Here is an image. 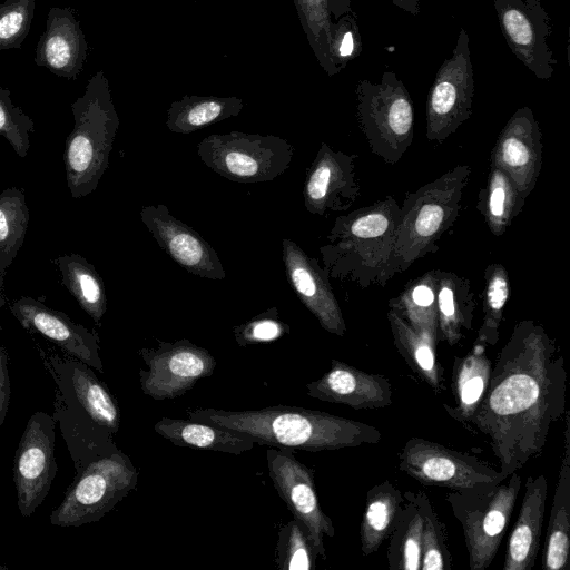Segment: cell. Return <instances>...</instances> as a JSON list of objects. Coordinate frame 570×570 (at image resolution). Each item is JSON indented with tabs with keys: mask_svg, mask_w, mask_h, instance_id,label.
I'll return each instance as SVG.
<instances>
[{
	"mask_svg": "<svg viewBox=\"0 0 570 570\" xmlns=\"http://www.w3.org/2000/svg\"><path fill=\"white\" fill-rule=\"evenodd\" d=\"M564 358L533 320L514 324L492 365L488 390L469 426L482 434L505 476L544 450L566 409Z\"/></svg>",
	"mask_w": 570,
	"mask_h": 570,
	"instance_id": "1",
	"label": "cell"
},
{
	"mask_svg": "<svg viewBox=\"0 0 570 570\" xmlns=\"http://www.w3.org/2000/svg\"><path fill=\"white\" fill-rule=\"evenodd\" d=\"M186 413L190 420L244 434L257 444L275 449L317 452L376 444L382 440V433L373 425L297 406L244 411L195 409Z\"/></svg>",
	"mask_w": 570,
	"mask_h": 570,
	"instance_id": "2",
	"label": "cell"
},
{
	"mask_svg": "<svg viewBox=\"0 0 570 570\" xmlns=\"http://www.w3.org/2000/svg\"><path fill=\"white\" fill-rule=\"evenodd\" d=\"M55 384L53 414L75 469L114 449L120 413L91 367L67 354L40 350Z\"/></svg>",
	"mask_w": 570,
	"mask_h": 570,
	"instance_id": "3",
	"label": "cell"
},
{
	"mask_svg": "<svg viewBox=\"0 0 570 570\" xmlns=\"http://www.w3.org/2000/svg\"><path fill=\"white\" fill-rule=\"evenodd\" d=\"M400 205L392 196L337 216L320 247L330 277L347 279L361 288L385 286L400 273L396 233Z\"/></svg>",
	"mask_w": 570,
	"mask_h": 570,
	"instance_id": "4",
	"label": "cell"
},
{
	"mask_svg": "<svg viewBox=\"0 0 570 570\" xmlns=\"http://www.w3.org/2000/svg\"><path fill=\"white\" fill-rule=\"evenodd\" d=\"M71 111L75 126L65 142L63 163L70 195L79 199L97 189L120 125L102 70L89 79Z\"/></svg>",
	"mask_w": 570,
	"mask_h": 570,
	"instance_id": "5",
	"label": "cell"
},
{
	"mask_svg": "<svg viewBox=\"0 0 570 570\" xmlns=\"http://www.w3.org/2000/svg\"><path fill=\"white\" fill-rule=\"evenodd\" d=\"M471 174L470 165H459L406 194L400 206L396 233L400 273L439 249L440 239L459 216Z\"/></svg>",
	"mask_w": 570,
	"mask_h": 570,
	"instance_id": "6",
	"label": "cell"
},
{
	"mask_svg": "<svg viewBox=\"0 0 570 570\" xmlns=\"http://www.w3.org/2000/svg\"><path fill=\"white\" fill-rule=\"evenodd\" d=\"M356 120L371 151L386 165H395L414 137L413 101L396 73L386 70L379 82L356 83Z\"/></svg>",
	"mask_w": 570,
	"mask_h": 570,
	"instance_id": "7",
	"label": "cell"
},
{
	"mask_svg": "<svg viewBox=\"0 0 570 570\" xmlns=\"http://www.w3.org/2000/svg\"><path fill=\"white\" fill-rule=\"evenodd\" d=\"M138 471L121 451L99 455L76 470L50 523L69 528L100 520L137 485Z\"/></svg>",
	"mask_w": 570,
	"mask_h": 570,
	"instance_id": "8",
	"label": "cell"
},
{
	"mask_svg": "<svg viewBox=\"0 0 570 570\" xmlns=\"http://www.w3.org/2000/svg\"><path fill=\"white\" fill-rule=\"evenodd\" d=\"M521 485V475L515 471L490 488L446 493L445 500L463 531L471 570H485L492 563Z\"/></svg>",
	"mask_w": 570,
	"mask_h": 570,
	"instance_id": "9",
	"label": "cell"
},
{
	"mask_svg": "<svg viewBox=\"0 0 570 570\" xmlns=\"http://www.w3.org/2000/svg\"><path fill=\"white\" fill-rule=\"evenodd\" d=\"M202 163L215 174L234 183L272 181L284 174L294 157V147L274 135L233 130L212 134L197 145Z\"/></svg>",
	"mask_w": 570,
	"mask_h": 570,
	"instance_id": "10",
	"label": "cell"
},
{
	"mask_svg": "<svg viewBox=\"0 0 570 570\" xmlns=\"http://www.w3.org/2000/svg\"><path fill=\"white\" fill-rule=\"evenodd\" d=\"M397 460L399 469L416 482L451 491L485 489L508 478L471 453L420 436L404 443Z\"/></svg>",
	"mask_w": 570,
	"mask_h": 570,
	"instance_id": "11",
	"label": "cell"
},
{
	"mask_svg": "<svg viewBox=\"0 0 570 570\" xmlns=\"http://www.w3.org/2000/svg\"><path fill=\"white\" fill-rule=\"evenodd\" d=\"M474 71L470 38L462 27L452 51L436 71L425 106L428 140L442 142L472 116Z\"/></svg>",
	"mask_w": 570,
	"mask_h": 570,
	"instance_id": "12",
	"label": "cell"
},
{
	"mask_svg": "<svg viewBox=\"0 0 570 570\" xmlns=\"http://www.w3.org/2000/svg\"><path fill=\"white\" fill-rule=\"evenodd\" d=\"M157 342L155 347L138 350L147 365V370L138 373L145 395L155 401L174 400L191 390L200 379L213 374L216 361L206 348L187 338Z\"/></svg>",
	"mask_w": 570,
	"mask_h": 570,
	"instance_id": "13",
	"label": "cell"
},
{
	"mask_svg": "<svg viewBox=\"0 0 570 570\" xmlns=\"http://www.w3.org/2000/svg\"><path fill=\"white\" fill-rule=\"evenodd\" d=\"M56 421L43 411L27 422L13 460V482L18 509L30 517L45 501L57 474L55 455Z\"/></svg>",
	"mask_w": 570,
	"mask_h": 570,
	"instance_id": "14",
	"label": "cell"
},
{
	"mask_svg": "<svg viewBox=\"0 0 570 570\" xmlns=\"http://www.w3.org/2000/svg\"><path fill=\"white\" fill-rule=\"evenodd\" d=\"M266 460L278 495L294 519L304 527L317 557L325 560L324 538L334 537L335 528L318 502L313 470L299 462L291 450L268 449Z\"/></svg>",
	"mask_w": 570,
	"mask_h": 570,
	"instance_id": "15",
	"label": "cell"
},
{
	"mask_svg": "<svg viewBox=\"0 0 570 570\" xmlns=\"http://www.w3.org/2000/svg\"><path fill=\"white\" fill-rule=\"evenodd\" d=\"M501 32L512 53L540 80L558 63L548 38L551 19L540 0H493Z\"/></svg>",
	"mask_w": 570,
	"mask_h": 570,
	"instance_id": "16",
	"label": "cell"
},
{
	"mask_svg": "<svg viewBox=\"0 0 570 570\" xmlns=\"http://www.w3.org/2000/svg\"><path fill=\"white\" fill-rule=\"evenodd\" d=\"M139 217L159 247L187 273L224 281L226 271L214 247L164 204L142 206Z\"/></svg>",
	"mask_w": 570,
	"mask_h": 570,
	"instance_id": "17",
	"label": "cell"
},
{
	"mask_svg": "<svg viewBox=\"0 0 570 570\" xmlns=\"http://www.w3.org/2000/svg\"><path fill=\"white\" fill-rule=\"evenodd\" d=\"M355 154L335 151L322 142L306 170L303 198L306 210L327 216L350 209L360 196Z\"/></svg>",
	"mask_w": 570,
	"mask_h": 570,
	"instance_id": "18",
	"label": "cell"
},
{
	"mask_svg": "<svg viewBox=\"0 0 570 570\" xmlns=\"http://www.w3.org/2000/svg\"><path fill=\"white\" fill-rule=\"evenodd\" d=\"M542 132L532 109H517L499 134L491 151V165L504 170L527 198L542 168Z\"/></svg>",
	"mask_w": 570,
	"mask_h": 570,
	"instance_id": "19",
	"label": "cell"
},
{
	"mask_svg": "<svg viewBox=\"0 0 570 570\" xmlns=\"http://www.w3.org/2000/svg\"><path fill=\"white\" fill-rule=\"evenodd\" d=\"M282 259L288 284L302 304L326 332L343 337L346 324L326 269L289 238L282 239Z\"/></svg>",
	"mask_w": 570,
	"mask_h": 570,
	"instance_id": "20",
	"label": "cell"
},
{
	"mask_svg": "<svg viewBox=\"0 0 570 570\" xmlns=\"http://www.w3.org/2000/svg\"><path fill=\"white\" fill-rule=\"evenodd\" d=\"M9 308L24 330L42 335L65 354L104 373L99 338L95 332L75 323L66 313L50 308L30 296L13 301Z\"/></svg>",
	"mask_w": 570,
	"mask_h": 570,
	"instance_id": "21",
	"label": "cell"
},
{
	"mask_svg": "<svg viewBox=\"0 0 570 570\" xmlns=\"http://www.w3.org/2000/svg\"><path fill=\"white\" fill-rule=\"evenodd\" d=\"M305 387L313 399L353 410H377L393 403V386L385 375L367 373L338 360H332L330 370Z\"/></svg>",
	"mask_w": 570,
	"mask_h": 570,
	"instance_id": "22",
	"label": "cell"
},
{
	"mask_svg": "<svg viewBox=\"0 0 570 570\" xmlns=\"http://www.w3.org/2000/svg\"><path fill=\"white\" fill-rule=\"evenodd\" d=\"M87 55L88 43L72 9L50 8L46 29L36 47V65L58 77L76 79Z\"/></svg>",
	"mask_w": 570,
	"mask_h": 570,
	"instance_id": "23",
	"label": "cell"
},
{
	"mask_svg": "<svg viewBox=\"0 0 570 570\" xmlns=\"http://www.w3.org/2000/svg\"><path fill=\"white\" fill-rule=\"evenodd\" d=\"M547 497L546 475H529L518 519L507 543L503 570L533 569L541 544Z\"/></svg>",
	"mask_w": 570,
	"mask_h": 570,
	"instance_id": "24",
	"label": "cell"
},
{
	"mask_svg": "<svg viewBox=\"0 0 570 570\" xmlns=\"http://www.w3.org/2000/svg\"><path fill=\"white\" fill-rule=\"evenodd\" d=\"M563 451L546 531L541 568L568 570L570 554V416L566 410Z\"/></svg>",
	"mask_w": 570,
	"mask_h": 570,
	"instance_id": "25",
	"label": "cell"
},
{
	"mask_svg": "<svg viewBox=\"0 0 570 570\" xmlns=\"http://www.w3.org/2000/svg\"><path fill=\"white\" fill-rule=\"evenodd\" d=\"M487 345L474 342L463 356H455L452 366L451 391L454 404L443 403L445 413L454 421L469 426L489 386L492 363Z\"/></svg>",
	"mask_w": 570,
	"mask_h": 570,
	"instance_id": "26",
	"label": "cell"
},
{
	"mask_svg": "<svg viewBox=\"0 0 570 570\" xmlns=\"http://www.w3.org/2000/svg\"><path fill=\"white\" fill-rule=\"evenodd\" d=\"M435 276L440 341L454 346L472 330L475 294L470 279L454 272L435 269Z\"/></svg>",
	"mask_w": 570,
	"mask_h": 570,
	"instance_id": "27",
	"label": "cell"
},
{
	"mask_svg": "<svg viewBox=\"0 0 570 570\" xmlns=\"http://www.w3.org/2000/svg\"><path fill=\"white\" fill-rule=\"evenodd\" d=\"M154 430L177 446L242 454L256 444L250 438L190 419L161 417Z\"/></svg>",
	"mask_w": 570,
	"mask_h": 570,
	"instance_id": "28",
	"label": "cell"
},
{
	"mask_svg": "<svg viewBox=\"0 0 570 570\" xmlns=\"http://www.w3.org/2000/svg\"><path fill=\"white\" fill-rule=\"evenodd\" d=\"M393 343L412 372L426 383L435 394L444 391L442 367L438 360V342L412 327L395 311L389 308Z\"/></svg>",
	"mask_w": 570,
	"mask_h": 570,
	"instance_id": "29",
	"label": "cell"
},
{
	"mask_svg": "<svg viewBox=\"0 0 570 570\" xmlns=\"http://www.w3.org/2000/svg\"><path fill=\"white\" fill-rule=\"evenodd\" d=\"M404 501L403 492L390 480L373 485L366 492L360 527L361 551L364 557L375 553L390 537Z\"/></svg>",
	"mask_w": 570,
	"mask_h": 570,
	"instance_id": "30",
	"label": "cell"
},
{
	"mask_svg": "<svg viewBox=\"0 0 570 570\" xmlns=\"http://www.w3.org/2000/svg\"><path fill=\"white\" fill-rule=\"evenodd\" d=\"M244 106V100L235 96L185 95L170 104L165 124L169 131L187 135L238 116Z\"/></svg>",
	"mask_w": 570,
	"mask_h": 570,
	"instance_id": "31",
	"label": "cell"
},
{
	"mask_svg": "<svg viewBox=\"0 0 570 570\" xmlns=\"http://www.w3.org/2000/svg\"><path fill=\"white\" fill-rule=\"evenodd\" d=\"M525 199L510 176L490 164L487 184L479 190L476 209L494 236H502L523 209Z\"/></svg>",
	"mask_w": 570,
	"mask_h": 570,
	"instance_id": "32",
	"label": "cell"
},
{
	"mask_svg": "<svg viewBox=\"0 0 570 570\" xmlns=\"http://www.w3.org/2000/svg\"><path fill=\"white\" fill-rule=\"evenodd\" d=\"M52 263L59 268L62 285L94 322L100 324L107 311V296L95 266L76 253L60 255Z\"/></svg>",
	"mask_w": 570,
	"mask_h": 570,
	"instance_id": "33",
	"label": "cell"
},
{
	"mask_svg": "<svg viewBox=\"0 0 570 570\" xmlns=\"http://www.w3.org/2000/svg\"><path fill=\"white\" fill-rule=\"evenodd\" d=\"M389 308L395 311L415 330L440 342L435 269L406 283L401 293L389 301Z\"/></svg>",
	"mask_w": 570,
	"mask_h": 570,
	"instance_id": "34",
	"label": "cell"
},
{
	"mask_svg": "<svg viewBox=\"0 0 570 570\" xmlns=\"http://www.w3.org/2000/svg\"><path fill=\"white\" fill-rule=\"evenodd\" d=\"M403 494L404 504L387 538V566L390 570H420L423 520L410 491Z\"/></svg>",
	"mask_w": 570,
	"mask_h": 570,
	"instance_id": "35",
	"label": "cell"
},
{
	"mask_svg": "<svg viewBox=\"0 0 570 570\" xmlns=\"http://www.w3.org/2000/svg\"><path fill=\"white\" fill-rule=\"evenodd\" d=\"M29 208L22 189L0 194V272L4 275L18 255L28 230Z\"/></svg>",
	"mask_w": 570,
	"mask_h": 570,
	"instance_id": "36",
	"label": "cell"
},
{
	"mask_svg": "<svg viewBox=\"0 0 570 570\" xmlns=\"http://www.w3.org/2000/svg\"><path fill=\"white\" fill-rule=\"evenodd\" d=\"M511 285L507 268L501 263H491L484 271L482 292V322L476 342L494 346L499 341L503 312L510 298Z\"/></svg>",
	"mask_w": 570,
	"mask_h": 570,
	"instance_id": "37",
	"label": "cell"
},
{
	"mask_svg": "<svg viewBox=\"0 0 570 570\" xmlns=\"http://www.w3.org/2000/svg\"><path fill=\"white\" fill-rule=\"evenodd\" d=\"M410 494L416 502L423 520L420 570H452V556L445 524L425 492L410 491Z\"/></svg>",
	"mask_w": 570,
	"mask_h": 570,
	"instance_id": "38",
	"label": "cell"
},
{
	"mask_svg": "<svg viewBox=\"0 0 570 570\" xmlns=\"http://www.w3.org/2000/svg\"><path fill=\"white\" fill-rule=\"evenodd\" d=\"M308 43L323 70L337 75L330 56V36L333 20L327 0H293Z\"/></svg>",
	"mask_w": 570,
	"mask_h": 570,
	"instance_id": "39",
	"label": "cell"
},
{
	"mask_svg": "<svg viewBox=\"0 0 570 570\" xmlns=\"http://www.w3.org/2000/svg\"><path fill=\"white\" fill-rule=\"evenodd\" d=\"M315 553L304 527L294 518L279 529L276 564L281 570H311Z\"/></svg>",
	"mask_w": 570,
	"mask_h": 570,
	"instance_id": "40",
	"label": "cell"
},
{
	"mask_svg": "<svg viewBox=\"0 0 570 570\" xmlns=\"http://www.w3.org/2000/svg\"><path fill=\"white\" fill-rule=\"evenodd\" d=\"M35 130L32 118L13 105L10 90L0 85V136L7 139L18 156L24 158L30 148V134Z\"/></svg>",
	"mask_w": 570,
	"mask_h": 570,
	"instance_id": "41",
	"label": "cell"
},
{
	"mask_svg": "<svg viewBox=\"0 0 570 570\" xmlns=\"http://www.w3.org/2000/svg\"><path fill=\"white\" fill-rule=\"evenodd\" d=\"M36 0H6L0 3V50L20 48L35 16Z\"/></svg>",
	"mask_w": 570,
	"mask_h": 570,
	"instance_id": "42",
	"label": "cell"
},
{
	"mask_svg": "<svg viewBox=\"0 0 570 570\" xmlns=\"http://www.w3.org/2000/svg\"><path fill=\"white\" fill-rule=\"evenodd\" d=\"M362 39L357 24V14L350 10L333 21L330 36L331 60L341 72L362 53Z\"/></svg>",
	"mask_w": 570,
	"mask_h": 570,
	"instance_id": "43",
	"label": "cell"
},
{
	"mask_svg": "<svg viewBox=\"0 0 570 570\" xmlns=\"http://www.w3.org/2000/svg\"><path fill=\"white\" fill-rule=\"evenodd\" d=\"M288 332L289 326L279 318L277 307H269L233 327L234 338L240 347L274 342Z\"/></svg>",
	"mask_w": 570,
	"mask_h": 570,
	"instance_id": "44",
	"label": "cell"
},
{
	"mask_svg": "<svg viewBox=\"0 0 570 570\" xmlns=\"http://www.w3.org/2000/svg\"><path fill=\"white\" fill-rule=\"evenodd\" d=\"M11 386L8 370V355L0 345V426L3 424L10 404Z\"/></svg>",
	"mask_w": 570,
	"mask_h": 570,
	"instance_id": "45",
	"label": "cell"
},
{
	"mask_svg": "<svg viewBox=\"0 0 570 570\" xmlns=\"http://www.w3.org/2000/svg\"><path fill=\"white\" fill-rule=\"evenodd\" d=\"M332 19H338L342 14L352 10V0H327Z\"/></svg>",
	"mask_w": 570,
	"mask_h": 570,
	"instance_id": "46",
	"label": "cell"
},
{
	"mask_svg": "<svg viewBox=\"0 0 570 570\" xmlns=\"http://www.w3.org/2000/svg\"><path fill=\"white\" fill-rule=\"evenodd\" d=\"M394 6L409 12L412 16H419L421 12L420 0H391Z\"/></svg>",
	"mask_w": 570,
	"mask_h": 570,
	"instance_id": "47",
	"label": "cell"
},
{
	"mask_svg": "<svg viewBox=\"0 0 570 570\" xmlns=\"http://www.w3.org/2000/svg\"><path fill=\"white\" fill-rule=\"evenodd\" d=\"M3 274L0 272V307L6 305V297L3 294Z\"/></svg>",
	"mask_w": 570,
	"mask_h": 570,
	"instance_id": "48",
	"label": "cell"
}]
</instances>
